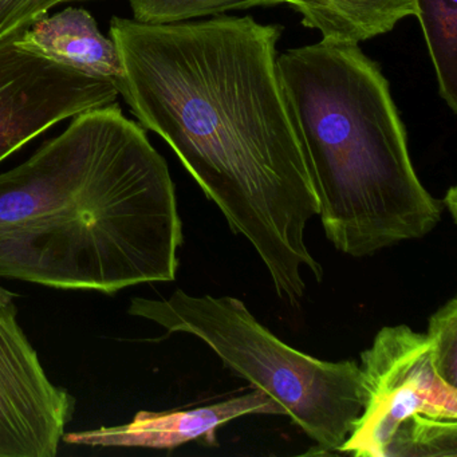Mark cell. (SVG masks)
I'll list each match as a JSON object with an SVG mask.
<instances>
[{"instance_id":"1","label":"cell","mask_w":457,"mask_h":457,"mask_svg":"<svg viewBox=\"0 0 457 457\" xmlns=\"http://www.w3.org/2000/svg\"><path fill=\"white\" fill-rule=\"evenodd\" d=\"M283 28L251 17L146 23L113 18L117 90L175 152L234 234L253 245L278 296L296 306L320 202L277 66Z\"/></svg>"},{"instance_id":"2","label":"cell","mask_w":457,"mask_h":457,"mask_svg":"<svg viewBox=\"0 0 457 457\" xmlns=\"http://www.w3.org/2000/svg\"><path fill=\"white\" fill-rule=\"evenodd\" d=\"M183 240L167 162L116 103L0 173L4 279L105 294L172 282Z\"/></svg>"},{"instance_id":"4","label":"cell","mask_w":457,"mask_h":457,"mask_svg":"<svg viewBox=\"0 0 457 457\" xmlns=\"http://www.w3.org/2000/svg\"><path fill=\"white\" fill-rule=\"evenodd\" d=\"M130 315L204 342L227 368L274 398L318 445V453L338 452L365 401L362 371L353 360H318L288 346L262 325L235 296L189 295L133 298Z\"/></svg>"},{"instance_id":"12","label":"cell","mask_w":457,"mask_h":457,"mask_svg":"<svg viewBox=\"0 0 457 457\" xmlns=\"http://www.w3.org/2000/svg\"><path fill=\"white\" fill-rule=\"evenodd\" d=\"M282 0H129L136 21L146 23L183 22L216 17L256 6H274Z\"/></svg>"},{"instance_id":"14","label":"cell","mask_w":457,"mask_h":457,"mask_svg":"<svg viewBox=\"0 0 457 457\" xmlns=\"http://www.w3.org/2000/svg\"><path fill=\"white\" fill-rule=\"evenodd\" d=\"M61 2H66V0H60V4H61Z\"/></svg>"},{"instance_id":"6","label":"cell","mask_w":457,"mask_h":457,"mask_svg":"<svg viewBox=\"0 0 457 457\" xmlns=\"http://www.w3.org/2000/svg\"><path fill=\"white\" fill-rule=\"evenodd\" d=\"M76 398L50 381L0 286V457H55Z\"/></svg>"},{"instance_id":"3","label":"cell","mask_w":457,"mask_h":457,"mask_svg":"<svg viewBox=\"0 0 457 457\" xmlns=\"http://www.w3.org/2000/svg\"><path fill=\"white\" fill-rule=\"evenodd\" d=\"M331 245L354 258L429 234L443 203L411 160L381 69L355 45L320 41L277 57Z\"/></svg>"},{"instance_id":"8","label":"cell","mask_w":457,"mask_h":457,"mask_svg":"<svg viewBox=\"0 0 457 457\" xmlns=\"http://www.w3.org/2000/svg\"><path fill=\"white\" fill-rule=\"evenodd\" d=\"M250 414H280L282 406L262 390L228 398L212 405L187 411L136 413L128 424L101 427L82 432H65L62 441L71 445L121 446V448L175 449L189 441L213 440L216 429Z\"/></svg>"},{"instance_id":"7","label":"cell","mask_w":457,"mask_h":457,"mask_svg":"<svg viewBox=\"0 0 457 457\" xmlns=\"http://www.w3.org/2000/svg\"><path fill=\"white\" fill-rule=\"evenodd\" d=\"M15 37L0 42V162L54 125L120 96L108 79L26 52Z\"/></svg>"},{"instance_id":"11","label":"cell","mask_w":457,"mask_h":457,"mask_svg":"<svg viewBox=\"0 0 457 457\" xmlns=\"http://www.w3.org/2000/svg\"><path fill=\"white\" fill-rule=\"evenodd\" d=\"M438 93L452 112L457 111V0H416Z\"/></svg>"},{"instance_id":"10","label":"cell","mask_w":457,"mask_h":457,"mask_svg":"<svg viewBox=\"0 0 457 457\" xmlns=\"http://www.w3.org/2000/svg\"><path fill=\"white\" fill-rule=\"evenodd\" d=\"M302 15V25L322 41L355 45L389 33L406 17H417L416 0H282Z\"/></svg>"},{"instance_id":"9","label":"cell","mask_w":457,"mask_h":457,"mask_svg":"<svg viewBox=\"0 0 457 457\" xmlns=\"http://www.w3.org/2000/svg\"><path fill=\"white\" fill-rule=\"evenodd\" d=\"M15 45L79 73L108 79L116 87L122 79L116 44L101 33L95 18L85 9L69 7L53 17L39 18L15 37Z\"/></svg>"},{"instance_id":"5","label":"cell","mask_w":457,"mask_h":457,"mask_svg":"<svg viewBox=\"0 0 457 457\" xmlns=\"http://www.w3.org/2000/svg\"><path fill=\"white\" fill-rule=\"evenodd\" d=\"M362 411L339 453L357 457L457 456V299L427 333L385 326L361 353Z\"/></svg>"},{"instance_id":"13","label":"cell","mask_w":457,"mask_h":457,"mask_svg":"<svg viewBox=\"0 0 457 457\" xmlns=\"http://www.w3.org/2000/svg\"><path fill=\"white\" fill-rule=\"evenodd\" d=\"M58 4L60 0H0V42L22 33Z\"/></svg>"}]
</instances>
